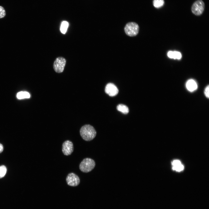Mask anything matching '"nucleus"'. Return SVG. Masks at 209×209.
Wrapping results in <instances>:
<instances>
[{
  "label": "nucleus",
  "mask_w": 209,
  "mask_h": 209,
  "mask_svg": "<svg viewBox=\"0 0 209 209\" xmlns=\"http://www.w3.org/2000/svg\"><path fill=\"white\" fill-rule=\"evenodd\" d=\"M95 166V163L93 160L89 158H86L80 163L79 168L82 172L87 173L91 171Z\"/></svg>",
  "instance_id": "f03ea898"
},
{
  "label": "nucleus",
  "mask_w": 209,
  "mask_h": 209,
  "mask_svg": "<svg viewBox=\"0 0 209 209\" xmlns=\"http://www.w3.org/2000/svg\"><path fill=\"white\" fill-rule=\"evenodd\" d=\"M73 145L71 141L67 140L63 143L62 150L64 155L68 156L71 155L73 152Z\"/></svg>",
  "instance_id": "0eeeda50"
},
{
  "label": "nucleus",
  "mask_w": 209,
  "mask_h": 209,
  "mask_svg": "<svg viewBox=\"0 0 209 209\" xmlns=\"http://www.w3.org/2000/svg\"><path fill=\"white\" fill-rule=\"evenodd\" d=\"M124 30L126 34L128 36L133 37L138 34L139 27L138 24L134 22L128 23L126 25Z\"/></svg>",
  "instance_id": "7ed1b4c3"
},
{
  "label": "nucleus",
  "mask_w": 209,
  "mask_h": 209,
  "mask_svg": "<svg viewBox=\"0 0 209 209\" xmlns=\"http://www.w3.org/2000/svg\"><path fill=\"white\" fill-rule=\"evenodd\" d=\"M3 150V145L0 143V153H1Z\"/></svg>",
  "instance_id": "aec40b11"
},
{
  "label": "nucleus",
  "mask_w": 209,
  "mask_h": 209,
  "mask_svg": "<svg viewBox=\"0 0 209 209\" xmlns=\"http://www.w3.org/2000/svg\"><path fill=\"white\" fill-rule=\"evenodd\" d=\"M164 3V0H154L153 5L156 8H159L162 7Z\"/></svg>",
  "instance_id": "4468645a"
},
{
  "label": "nucleus",
  "mask_w": 209,
  "mask_h": 209,
  "mask_svg": "<svg viewBox=\"0 0 209 209\" xmlns=\"http://www.w3.org/2000/svg\"><path fill=\"white\" fill-rule=\"evenodd\" d=\"M172 164L173 166H175L181 164V163L179 160H175L172 162Z\"/></svg>",
  "instance_id": "6ab92c4d"
},
{
  "label": "nucleus",
  "mask_w": 209,
  "mask_h": 209,
  "mask_svg": "<svg viewBox=\"0 0 209 209\" xmlns=\"http://www.w3.org/2000/svg\"><path fill=\"white\" fill-rule=\"evenodd\" d=\"M80 135L84 140L90 141L95 137L96 132L94 128L89 125H86L81 127L80 130Z\"/></svg>",
  "instance_id": "f257e3e1"
},
{
  "label": "nucleus",
  "mask_w": 209,
  "mask_h": 209,
  "mask_svg": "<svg viewBox=\"0 0 209 209\" xmlns=\"http://www.w3.org/2000/svg\"><path fill=\"white\" fill-rule=\"evenodd\" d=\"M117 110L124 114H127L129 112L128 108L126 105L123 104H119L117 107Z\"/></svg>",
  "instance_id": "9b49d317"
},
{
  "label": "nucleus",
  "mask_w": 209,
  "mask_h": 209,
  "mask_svg": "<svg viewBox=\"0 0 209 209\" xmlns=\"http://www.w3.org/2000/svg\"><path fill=\"white\" fill-rule=\"evenodd\" d=\"M6 15V12L3 7L0 6V18H2Z\"/></svg>",
  "instance_id": "f3484780"
},
{
  "label": "nucleus",
  "mask_w": 209,
  "mask_h": 209,
  "mask_svg": "<svg viewBox=\"0 0 209 209\" xmlns=\"http://www.w3.org/2000/svg\"><path fill=\"white\" fill-rule=\"evenodd\" d=\"M167 55L169 57L174 59L179 60L181 59L182 57L181 53L176 51H169L168 52Z\"/></svg>",
  "instance_id": "9d476101"
},
{
  "label": "nucleus",
  "mask_w": 209,
  "mask_h": 209,
  "mask_svg": "<svg viewBox=\"0 0 209 209\" xmlns=\"http://www.w3.org/2000/svg\"><path fill=\"white\" fill-rule=\"evenodd\" d=\"M186 87L189 91L192 92L197 89V85L195 80L193 79H190L186 82Z\"/></svg>",
  "instance_id": "1a4fd4ad"
},
{
  "label": "nucleus",
  "mask_w": 209,
  "mask_h": 209,
  "mask_svg": "<svg viewBox=\"0 0 209 209\" xmlns=\"http://www.w3.org/2000/svg\"><path fill=\"white\" fill-rule=\"evenodd\" d=\"M7 172L6 167L2 165L0 166V178L3 177L6 175Z\"/></svg>",
  "instance_id": "2eb2a0df"
},
{
  "label": "nucleus",
  "mask_w": 209,
  "mask_h": 209,
  "mask_svg": "<svg viewBox=\"0 0 209 209\" xmlns=\"http://www.w3.org/2000/svg\"><path fill=\"white\" fill-rule=\"evenodd\" d=\"M205 8V4L202 0H197L192 4L191 11L194 15L199 16L202 14Z\"/></svg>",
  "instance_id": "20e7f679"
},
{
  "label": "nucleus",
  "mask_w": 209,
  "mask_h": 209,
  "mask_svg": "<svg viewBox=\"0 0 209 209\" xmlns=\"http://www.w3.org/2000/svg\"><path fill=\"white\" fill-rule=\"evenodd\" d=\"M66 61L62 57H57L54 62L53 68L55 71L57 73L62 72L64 70Z\"/></svg>",
  "instance_id": "39448f33"
},
{
  "label": "nucleus",
  "mask_w": 209,
  "mask_h": 209,
  "mask_svg": "<svg viewBox=\"0 0 209 209\" xmlns=\"http://www.w3.org/2000/svg\"><path fill=\"white\" fill-rule=\"evenodd\" d=\"M209 86L208 85L205 88L204 90V94L206 97L208 98L209 97Z\"/></svg>",
  "instance_id": "a211bd4d"
},
{
  "label": "nucleus",
  "mask_w": 209,
  "mask_h": 209,
  "mask_svg": "<svg viewBox=\"0 0 209 209\" xmlns=\"http://www.w3.org/2000/svg\"><path fill=\"white\" fill-rule=\"evenodd\" d=\"M17 98L19 99L29 98L30 97V94L26 91H21L18 93L17 95Z\"/></svg>",
  "instance_id": "f8f14e48"
},
{
  "label": "nucleus",
  "mask_w": 209,
  "mask_h": 209,
  "mask_svg": "<svg viewBox=\"0 0 209 209\" xmlns=\"http://www.w3.org/2000/svg\"><path fill=\"white\" fill-rule=\"evenodd\" d=\"M184 168V166L183 165L181 164L178 165L173 166L172 169L178 172H180L183 170Z\"/></svg>",
  "instance_id": "dca6fc26"
},
{
  "label": "nucleus",
  "mask_w": 209,
  "mask_h": 209,
  "mask_svg": "<svg viewBox=\"0 0 209 209\" xmlns=\"http://www.w3.org/2000/svg\"><path fill=\"white\" fill-rule=\"evenodd\" d=\"M105 91L107 94L111 96H115L118 92V90L117 87L112 83H108L106 85Z\"/></svg>",
  "instance_id": "6e6552de"
},
{
  "label": "nucleus",
  "mask_w": 209,
  "mask_h": 209,
  "mask_svg": "<svg viewBox=\"0 0 209 209\" xmlns=\"http://www.w3.org/2000/svg\"><path fill=\"white\" fill-rule=\"evenodd\" d=\"M69 26V23L66 21H63L61 25L60 30L61 32L64 34H65Z\"/></svg>",
  "instance_id": "ddd939ff"
},
{
  "label": "nucleus",
  "mask_w": 209,
  "mask_h": 209,
  "mask_svg": "<svg viewBox=\"0 0 209 209\" xmlns=\"http://www.w3.org/2000/svg\"><path fill=\"white\" fill-rule=\"evenodd\" d=\"M66 181L67 184L72 186H78L80 183L79 177L73 173H70L68 175Z\"/></svg>",
  "instance_id": "423d86ee"
}]
</instances>
